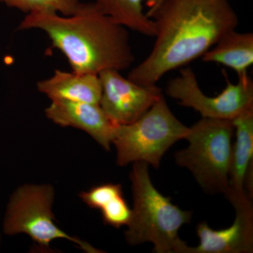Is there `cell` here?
I'll list each match as a JSON object with an SVG mask.
<instances>
[{
    "label": "cell",
    "mask_w": 253,
    "mask_h": 253,
    "mask_svg": "<svg viewBox=\"0 0 253 253\" xmlns=\"http://www.w3.org/2000/svg\"><path fill=\"white\" fill-rule=\"evenodd\" d=\"M149 7L156 41L127 78L140 85L156 84L166 73L202 57L239 25L229 0H155Z\"/></svg>",
    "instance_id": "6da1fadb"
},
{
    "label": "cell",
    "mask_w": 253,
    "mask_h": 253,
    "mask_svg": "<svg viewBox=\"0 0 253 253\" xmlns=\"http://www.w3.org/2000/svg\"><path fill=\"white\" fill-rule=\"evenodd\" d=\"M18 29L44 32L68 60L73 72L99 75L105 70L121 71L134 61L127 28L105 15L95 2L82 3L70 16L30 13Z\"/></svg>",
    "instance_id": "7a4b0ae2"
},
{
    "label": "cell",
    "mask_w": 253,
    "mask_h": 253,
    "mask_svg": "<svg viewBox=\"0 0 253 253\" xmlns=\"http://www.w3.org/2000/svg\"><path fill=\"white\" fill-rule=\"evenodd\" d=\"M129 179L134 206L125 232L126 243L130 246L152 243L157 253H187L189 246L178 232L190 223L193 212L180 209L155 188L148 163H133Z\"/></svg>",
    "instance_id": "3957f363"
},
{
    "label": "cell",
    "mask_w": 253,
    "mask_h": 253,
    "mask_svg": "<svg viewBox=\"0 0 253 253\" xmlns=\"http://www.w3.org/2000/svg\"><path fill=\"white\" fill-rule=\"evenodd\" d=\"M234 133L231 120L202 118L189 127V146L174 154L176 164L189 169L208 194L227 191Z\"/></svg>",
    "instance_id": "277c9868"
},
{
    "label": "cell",
    "mask_w": 253,
    "mask_h": 253,
    "mask_svg": "<svg viewBox=\"0 0 253 253\" xmlns=\"http://www.w3.org/2000/svg\"><path fill=\"white\" fill-rule=\"evenodd\" d=\"M189 127L174 116L163 94L140 118L116 126L112 139L121 167L145 162L159 168L161 160L176 141L185 139Z\"/></svg>",
    "instance_id": "5b68a950"
},
{
    "label": "cell",
    "mask_w": 253,
    "mask_h": 253,
    "mask_svg": "<svg viewBox=\"0 0 253 253\" xmlns=\"http://www.w3.org/2000/svg\"><path fill=\"white\" fill-rule=\"evenodd\" d=\"M55 191L49 184H25L10 196L1 221V230L7 236L26 234L42 249L52 241L65 239L87 253H104L79 238L68 235L55 223L53 204Z\"/></svg>",
    "instance_id": "8992f818"
},
{
    "label": "cell",
    "mask_w": 253,
    "mask_h": 253,
    "mask_svg": "<svg viewBox=\"0 0 253 253\" xmlns=\"http://www.w3.org/2000/svg\"><path fill=\"white\" fill-rule=\"evenodd\" d=\"M223 74L226 86L220 94L208 96L200 88L196 74L191 68H182L179 76L168 83L166 93L179 104L192 108L202 118L231 120L253 107V82L245 74L236 84L229 81L225 71Z\"/></svg>",
    "instance_id": "52a82bcc"
},
{
    "label": "cell",
    "mask_w": 253,
    "mask_h": 253,
    "mask_svg": "<svg viewBox=\"0 0 253 253\" xmlns=\"http://www.w3.org/2000/svg\"><path fill=\"white\" fill-rule=\"evenodd\" d=\"M117 70H105L99 73L102 86L100 106L116 125L134 122L162 96L156 84L140 85L121 76Z\"/></svg>",
    "instance_id": "ba28073f"
},
{
    "label": "cell",
    "mask_w": 253,
    "mask_h": 253,
    "mask_svg": "<svg viewBox=\"0 0 253 253\" xmlns=\"http://www.w3.org/2000/svg\"><path fill=\"white\" fill-rule=\"evenodd\" d=\"M236 140L232 146L226 199L233 207H245L252 204L246 191V184L253 185V107L232 120Z\"/></svg>",
    "instance_id": "9c48e42d"
},
{
    "label": "cell",
    "mask_w": 253,
    "mask_h": 253,
    "mask_svg": "<svg viewBox=\"0 0 253 253\" xmlns=\"http://www.w3.org/2000/svg\"><path fill=\"white\" fill-rule=\"evenodd\" d=\"M46 118L61 126H71L85 131L104 149L112 144L116 125L107 117L99 104L54 100L45 109Z\"/></svg>",
    "instance_id": "30bf717a"
},
{
    "label": "cell",
    "mask_w": 253,
    "mask_h": 253,
    "mask_svg": "<svg viewBox=\"0 0 253 253\" xmlns=\"http://www.w3.org/2000/svg\"><path fill=\"white\" fill-rule=\"evenodd\" d=\"M236 210L233 224L214 230L206 221L196 227L199 245L187 253H251L253 252V204Z\"/></svg>",
    "instance_id": "8fae6325"
},
{
    "label": "cell",
    "mask_w": 253,
    "mask_h": 253,
    "mask_svg": "<svg viewBox=\"0 0 253 253\" xmlns=\"http://www.w3.org/2000/svg\"><path fill=\"white\" fill-rule=\"evenodd\" d=\"M40 92L51 99L99 104L102 86L99 75L56 70L51 78L38 82Z\"/></svg>",
    "instance_id": "7c38bea8"
},
{
    "label": "cell",
    "mask_w": 253,
    "mask_h": 253,
    "mask_svg": "<svg viewBox=\"0 0 253 253\" xmlns=\"http://www.w3.org/2000/svg\"><path fill=\"white\" fill-rule=\"evenodd\" d=\"M205 62L224 65L235 71L239 77L247 74L253 63V34L235 30L224 35L202 56Z\"/></svg>",
    "instance_id": "4fadbf2b"
},
{
    "label": "cell",
    "mask_w": 253,
    "mask_h": 253,
    "mask_svg": "<svg viewBox=\"0 0 253 253\" xmlns=\"http://www.w3.org/2000/svg\"><path fill=\"white\" fill-rule=\"evenodd\" d=\"M155 0H96L105 15L127 29L144 36L154 37V21L144 12V3L151 6Z\"/></svg>",
    "instance_id": "5bb4252c"
},
{
    "label": "cell",
    "mask_w": 253,
    "mask_h": 253,
    "mask_svg": "<svg viewBox=\"0 0 253 253\" xmlns=\"http://www.w3.org/2000/svg\"><path fill=\"white\" fill-rule=\"evenodd\" d=\"M9 7L23 12H53L70 16L81 7L80 0H0Z\"/></svg>",
    "instance_id": "9a60e30c"
},
{
    "label": "cell",
    "mask_w": 253,
    "mask_h": 253,
    "mask_svg": "<svg viewBox=\"0 0 253 253\" xmlns=\"http://www.w3.org/2000/svg\"><path fill=\"white\" fill-rule=\"evenodd\" d=\"M100 211L105 224L116 229L127 226L132 215V210L128 206L123 194L111 200Z\"/></svg>",
    "instance_id": "2e32d148"
},
{
    "label": "cell",
    "mask_w": 253,
    "mask_h": 253,
    "mask_svg": "<svg viewBox=\"0 0 253 253\" xmlns=\"http://www.w3.org/2000/svg\"><path fill=\"white\" fill-rule=\"evenodd\" d=\"M121 194H123L121 184L106 183L83 191L80 194V198L89 207L100 210L111 200Z\"/></svg>",
    "instance_id": "e0dca14e"
},
{
    "label": "cell",
    "mask_w": 253,
    "mask_h": 253,
    "mask_svg": "<svg viewBox=\"0 0 253 253\" xmlns=\"http://www.w3.org/2000/svg\"><path fill=\"white\" fill-rule=\"evenodd\" d=\"M1 219H0V246H1Z\"/></svg>",
    "instance_id": "ac0fdd59"
}]
</instances>
